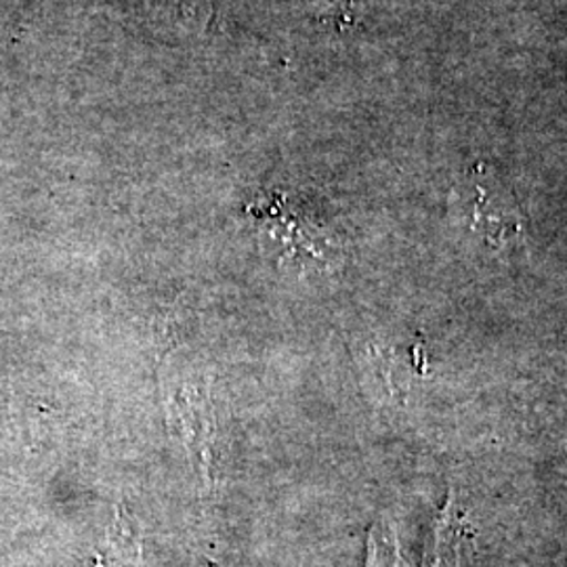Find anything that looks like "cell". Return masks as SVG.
Listing matches in <instances>:
<instances>
[{"mask_svg":"<svg viewBox=\"0 0 567 567\" xmlns=\"http://www.w3.org/2000/svg\"><path fill=\"white\" fill-rule=\"evenodd\" d=\"M164 400L171 425L177 426V435L192 456L198 475L213 486V442H215V416L213 408L200 386L192 383H164Z\"/></svg>","mask_w":567,"mask_h":567,"instance_id":"cell-1","label":"cell"},{"mask_svg":"<svg viewBox=\"0 0 567 567\" xmlns=\"http://www.w3.org/2000/svg\"><path fill=\"white\" fill-rule=\"evenodd\" d=\"M473 189V227H477L489 244L515 240L522 234V215L507 189L487 173H477Z\"/></svg>","mask_w":567,"mask_h":567,"instance_id":"cell-2","label":"cell"},{"mask_svg":"<svg viewBox=\"0 0 567 567\" xmlns=\"http://www.w3.org/2000/svg\"><path fill=\"white\" fill-rule=\"evenodd\" d=\"M143 545L140 522L124 505L116 508V519L107 529L97 567H142Z\"/></svg>","mask_w":567,"mask_h":567,"instance_id":"cell-3","label":"cell"},{"mask_svg":"<svg viewBox=\"0 0 567 567\" xmlns=\"http://www.w3.org/2000/svg\"><path fill=\"white\" fill-rule=\"evenodd\" d=\"M299 7L311 11L313 16L343 18L351 11V0H295Z\"/></svg>","mask_w":567,"mask_h":567,"instance_id":"cell-4","label":"cell"}]
</instances>
